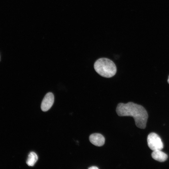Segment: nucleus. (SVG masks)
I'll use <instances>...</instances> for the list:
<instances>
[{
	"label": "nucleus",
	"mask_w": 169,
	"mask_h": 169,
	"mask_svg": "<svg viewBox=\"0 0 169 169\" xmlns=\"http://www.w3.org/2000/svg\"><path fill=\"white\" fill-rule=\"evenodd\" d=\"M151 156L153 159L160 162L165 161L168 157L167 154L161 150L153 151L151 153Z\"/></svg>",
	"instance_id": "nucleus-6"
},
{
	"label": "nucleus",
	"mask_w": 169,
	"mask_h": 169,
	"mask_svg": "<svg viewBox=\"0 0 169 169\" xmlns=\"http://www.w3.org/2000/svg\"><path fill=\"white\" fill-rule=\"evenodd\" d=\"M89 140L93 144L98 146L103 145L105 142L104 136L101 134L97 133L91 134L90 136Z\"/></svg>",
	"instance_id": "nucleus-5"
},
{
	"label": "nucleus",
	"mask_w": 169,
	"mask_h": 169,
	"mask_svg": "<svg viewBox=\"0 0 169 169\" xmlns=\"http://www.w3.org/2000/svg\"><path fill=\"white\" fill-rule=\"evenodd\" d=\"M95 71L104 77L110 78L116 73L117 69L115 63L110 59L102 58L98 59L94 64Z\"/></svg>",
	"instance_id": "nucleus-2"
},
{
	"label": "nucleus",
	"mask_w": 169,
	"mask_h": 169,
	"mask_svg": "<svg viewBox=\"0 0 169 169\" xmlns=\"http://www.w3.org/2000/svg\"><path fill=\"white\" fill-rule=\"evenodd\" d=\"M89 169H98L99 168L96 166H92L88 168Z\"/></svg>",
	"instance_id": "nucleus-8"
},
{
	"label": "nucleus",
	"mask_w": 169,
	"mask_h": 169,
	"mask_svg": "<svg viewBox=\"0 0 169 169\" xmlns=\"http://www.w3.org/2000/svg\"><path fill=\"white\" fill-rule=\"evenodd\" d=\"M116 112L119 116L133 117L136 126L141 129L146 128L148 115L142 106L131 102L126 104L120 103L117 106Z\"/></svg>",
	"instance_id": "nucleus-1"
},
{
	"label": "nucleus",
	"mask_w": 169,
	"mask_h": 169,
	"mask_svg": "<svg viewBox=\"0 0 169 169\" xmlns=\"http://www.w3.org/2000/svg\"><path fill=\"white\" fill-rule=\"evenodd\" d=\"M54 100V97L51 92L47 93L44 97L41 104V108L43 111L49 110L52 106Z\"/></svg>",
	"instance_id": "nucleus-4"
},
{
	"label": "nucleus",
	"mask_w": 169,
	"mask_h": 169,
	"mask_svg": "<svg viewBox=\"0 0 169 169\" xmlns=\"http://www.w3.org/2000/svg\"><path fill=\"white\" fill-rule=\"evenodd\" d=\"M38 159V157L36 154L34 152H31L28 155L26 163L29 166H33L37 161Z\"/></svg>",
	"instance_id": "nucleus-7"
},
{
	"label": "nucleus",
	"mask_w": 169,
	"mask_h": 169,
	"mask_svg": "<svg viewBox=\"0 0 169 169\" xmlns=\"http://www.w3.org/2000/svg\"><path fill=\"white\" fill-rule=\"evenodd\" d=\"M147 141L148 147L153 151L161 150L163 148V144L161 138L155 133H151L148 135Z\"/></svg>",
	"instance_id": "nucleus-3"
},
{
	"label": "nucleus",
	"mask_w": 169,
	"mask_h": 169,
	"mask_svg": "<svg viewBox=\"0 0 169 169\" xmlns=\"http://www.w3.org/2000/svg\"><path fill=\"white\" fill-rule=\"evenodd\" d=\"M167 81H168V83L169 84V76H168V78L167 80Z\"/></svg>",
	"instance_id": "nucleus-9"
}]
</instances>
